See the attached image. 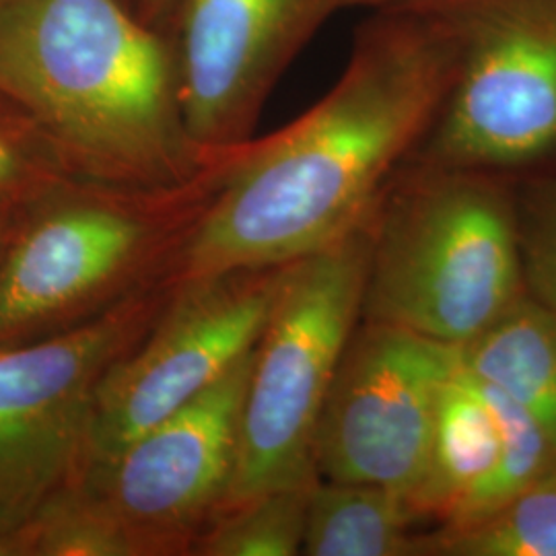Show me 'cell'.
Here are the masks:
<instances>
[{
	"mask_svg": "<svg viewBox=\"0 0 556 556\" xmlns=\"http://www.w3.org/2000/svg\"><path fill=\"white\" fill-rule=\"evenodd\" d=\"M452 68L433 4L376 9L332 89L231 153L167 280L293 264L367 225L438 116Z\"/></svg>",
	"mask_w": 556,
	"mask_h": 556,
	"instance_id": "1",
	"label": "cell"
},
{
	"mask_svg": "<svg viewBox=\"0 0 556 556\" xmlns=\"http://www.w3.org/2000/svg\"><path fill=\"white\" fill-rule=\"evenodd\" d=\"M0 98L75 178L178 188L223 160L190 139L167 38L126 0H0Z\"/></svg>",
	"mask_w": 556,
	"mask_h": 556,
	"instance_id": "2",
	"label": "cell"
},
{
	"mask_svg": "<svg viewBox=\"0 0 556 556\" xmlns=\"http://www.w3.org/2000/svg\"><path fill=\"white\" fill-rule=\"evenodd\" d=\"M229 157L178 188L71 176L21 200L0 250V346L77 328L169 277Z\"/></svg>",
	"mask_w": 556,
	"mask_h": 556,
	"instance_id": "3",
	"label": "cell"
},
{
	"mask_svg": "<svg viewBox=\"0 0 556 556\" xmlns=\"http://www.w3.org/2000/svg\"><path fill=\"white\" fill-rule=\"evenodd\" d=\"M369 238L365 321L462 349L523 295L514 178L408 160Z\"/></svg>",
	"mask_w": 556,
	"mask_h": 556,
	"instance_id": "4",
	"label": "cell"
},
{
	"mask_svg": "<svg viewBox=\"0 0 556 556\" xmlns=\"http://www.w3.org/2000/svg\"><path fill=\"white\" fill-rule=\"evenodd\" d=\"M369 245L367 220L351 236L289 266L254 346L233 477L220 511L268 491L318 480L316 431L338 363L361 321Z\"/></svg>",
	"mask_w": 556,
	"mask_h": 556,
	"instance_id": "5",
	"label": "cell"
},
{
	"mask_svg": "<svg viewBox=\"0 0 556 556\" xmlns=\"http://www.w3.org/2000/svg\"><path fill=\"white\" fill-rule=\"evenodd\" d=\"M454 68L410 161L526 178L556 172V0H439Z\"/></svg>",
	"mask_w": 556,
	"mask_h": 556,
	"instance_id": "6",
	"label": "cell"
},
{
	"mask_svg": "<svg viewBox=\"0 0 556 556\" xmlns=\"http://www.w3.org/2000/svg\"><path fill=\"white\" fill-rule=\"evenodd\" d=\"M160 280L77 328L0 346V556L79 484L101 381L174 298Z\"/></svg>",
	"mask_w": 556,
	"mask_h": 556,
	"instance_id": "7",
	"label": "cell"
},
{
	"mask_svg": "<svg viewBox=\"0 0 556 556\" xmlns=\"http://www.w3.org/2000/svg\"><path fill=\"white\" fill-rule=\"evenodd\" d=\"M289 266L239 268L176 285L149 332L101 381L83 477L254 351Z\"/></svg>",
	"mask_w": 556,
	"mask_h": 556,
	"instance_id": "8",
	"label": "cell"
},
{
	"mask_svg": "<svg viewBox=\"0 0 556 556\" xmlns=\"http://www.w3.org/2000/svg\"><path fill=\"white\" fill-rule=\"evenodd\" d=\"M252 355L73 486L130 538L137 556H192L219 516L233 477Z\"/></svg>",
	"mask_w": 556,
	"mask_h": 556,
	"instance_id": "9",
	"label": "cell"
},
{
	"mask_svg": "<svg viewBox=\"0 0 556 556\" xmlns=\"http://www.w3.org/2000/svg\"><path fill=\"white\" fill-rule=\"evenodd\" d=\"M457 367L459 349L361 319L321 408L318 477L379 484L410 497L425 468L439 394Z\"/></svg>",
	"mask_w": 556,
	"mask_h": 556,
	"instance_id": "10",
	"label": "cell"
},
{
	"mask_svg": "<svg viewBox=\"0 0 556 556\" xmlns=\"http://www.w3.org/2000/svg\"><path fill=\"white\" fill-rule=\"evenodd\" d=\"M344 0H178L163 29L186 130L219 160L254 139L285 71Z\"/></svg>",
	"mask_w": 556,
	"mask_h": 556,
	"instance_id": "11",
	"label": "cell"
},
{
	"mask_svg": "<svg viewBox=\"0 0 556 556\" xmlns=\"http://www.w3.org/2000/svg\"><path fill=\"white\" fill-rule=\"evenodd\" d=\"M503 433L475 379L457 367L438 397L422 475L410 505L422 523H454L501 462Z\"/></svg>",
	"mask_w": 556,
	"mask_h": 556,
	"instance_id": "12",
	"label": "cell"
},
{
	"mask_svg": "<svg viewBox=\"0 0 556 556\" xmlns=\"http://www.w3.org/2000/svg\"><path fill=\"white\" fill-rule=\"evenodd\" d=\"M459 365L536 418L556 452V316L526 293L459 349Z\"/></svg>",
	"mask_w": 556,
	"mask_h": 556,
	"instance_id": "13",
	"label": "cell"
},
{
	"mask_svg": "<svg viewBox=\"0 0 556 556\" xmlns=\"http://www.w3.org/2000/svg\"><path fill=\"white\" fill-rule=\"evenodd\" d=\"M420 517L406 495L369 482L312 486L301 555L418 556Z\"/></svg>",
	"mask_w": 556,
	"mask_h": 556,
	"instance_id": "14",
	"label": "cell"
},
{
	"mask_svg": "<svg viewBox=\"0 0 556 556\" xmlns=\"http://www.w3.org/2000/svg\"><path fill=\"white\" fill-rule=\"evenodd\" d=\"M418 556H556V468L489 516L420 532Z\"/></svg>",
	"mask_w": 556,
	"mask_h": 556,
	"instance_id": "15",
	"label": "cell"
},
{
	"mask_svg": "<svg viewBox=\"0 0 556 556\" xmlns=\"http://www.w3.org/2000/svg\"><path fill=\"white\" fill-rule=\"evenodd\" d=\"M314 484L268 491L220 511L200 534L192 556L301 555Z\"/></svg>",
	"mask_w": 556,
	"mask_h": 556,
	"instance_id": "16",
	"label": "cell"
},
{
	"mask_svg": "<svg viewBox=\"0 0 556 556\" xmlns=\"http://www.w3.org/2000/svg\"><path fill=\"white\" fill-rule=\"evenodd\" d=\"M516 239L523 293L556 316V172L516 179Z\"/></svg>",
	"mask_w": 556,
	"mask_h": 556,
	"instance_id": "17",
	"label": "cell"
},
{
	"mask_svg": "<svg viewBox=\"0 0 556 556\" xmlns=\"http://www.w3.org/2000/svg\"><path fill=\"white\" fill-rule=\"evenodd\" d=\"M64 178L71 174L36 124L0 98V200L29 199Z\"/></svg>",
	"mask_w": 556,
	"mask_h": 556,
	"instance_id": "18",
	"label": "cell"
},
{
	"mask_svg": "<svg viewBox=\"0 0 556 556\" xmlns=\"http://www.w3.org/2000/svg\"><path fill=\"white\" fill-rule=\"evenodd\" d=\"M178 0H137L135 11L147 25L163 31Z\"/></svg>",
	"mask_w": 556,
	"mask_h": 556,
	"instance_id": "19",
	"label": "cell"
},
{
	"mask_svg": "<svg viewBox=\"0 0 556 556\" xmlns=\"http://www.w3.org/2000/svg\"><path fill=\"white\" fill-rule=\"evenodd\" d=\"M439 0H344V9H386V7H400V4H427Z\"/></svg>",
	"mask_w": 556,
	"mask_h": 556,
	"instance_id": "20",
	"label": "cell"
},
{
	"mask_svg": "<svg viewBox=\"0 0 556 556\" xmlns=\"http://www.w3.org/2000/svg\"><path fill=\"white\" fill-rule=\"evenodd\" d=\"M20 202L21 200H0V250H2V245L7 241V236H9V229H11L13 219H15V211H17Z\"/></svg>",
	"mask_w": 556,
	"mask_h": 556,
	"instance_id": "21",
	"label": "cell"
},
{
	"mask_svg": "<svg viewBox=\"0 0 556 556\" xmlns=\"http://www.w3.org/2000/svg\"><path fill=\"white\" fill-rule=\"evenodd\" d=\"M126 2H128L132 9H135V4H137V0H126Z\"/></svg>",
	"mask_w": 556,
	"mask_h": 556,
	"instance_id": "22",
	"label": "cell"
},
{
	"mask_svg": "<svg viewBox=\"0 0 556 556\" xmlns=\"http://www.w3.org/2000/svg\"><path fill=\"white\" fill-rule=\"evenodd\" d=\"M553 468H556V462H555V466H553Z\"/></svg>",
	"mask_w": 556,
	"mask_h": 556,
	"instance_id": "23",
	"label": "cell"
}]
</instances>
